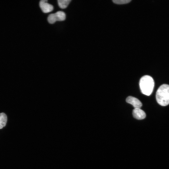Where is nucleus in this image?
Wrapping results in <instances>:
<instances>
[{"instance_id":"f257e3e1","label":"nucleus","mask_w":169,"mask_h":169,"mask_svg":"<svg viewBox=\"0 0 169 169\" xmlns=\"http://www.w3.org/2000/svg\"><path fill=\"white\" fill-rule=\"evenodd\" d=\"M156 99L160 105L165 106L169 104V85L164 84L158 88L156 94Z\"/></svg>"},{"instance_id":"f03ea898","label":"nucleus","mask_w":169,"mask_h":169,"mask_svg":"<svg viewBox=\"0 0 169 169\" xmlns=\"http://www.w3.org/2000/svg\"><path fill=\"white\" fill-rule=\"evenodd\" d=\"M139 85L141 92L143 94L150 95L152 93L154 86V81L150 76L146 75L140 79Z\"/></svg>"},{"instance_id":"7ed1b4c3","label":"nucleus","mask_w":169,"mask_h":169,"mask_svg":"<svg viewBox=\"0 0 169 169\" xmlns=\"http://www.w3.org/2000/svg\"><path fill=\"white\" fill-rule=\"evenodd\" d=\"M65 13L61 11H59L54 13L49 14L48 17V21L49 23L53 24L57 21H62L65 19Z\"/></svg>"},{"instance_id":"20e7f679","label":"nucleus","mask_w":169,"mask_h":169,"mask_svg":"<svg viewBox=\"0 0 169 169\" xmlns=\"http://www.w3.org/2000/svg\"><path fill=\"white\" fill-rule=\"evenodd\" d=\"M47 0H42L39 2V6L42 11L44 13H48L52 11L54 9L53 6L47 3Z\"/></svg>"},{"instance_id":"39448f33","label":"nucleus","mask_w":169,"mask_h":169,"mask_svg":"<svg viewBox=\"0 0 169 169\" xmlns=\"http://www.w3.org/2000/svg\"><path fill=\"white\" fill-rule=\"evenodd\" d=\"M126 101L127 103L132 105L135 108H140L142 106L141 102L138 99L133 96L128 97Z\"/></svg>"},{"instance_id":"423d86ee","label":"nucleus","mask_w":169,"mask_h":169,"mask_svg":"<svg viewBox=\"0 0 169 169\" xmlns=\"http://www.w3.org/2000/svg\"><path fill=\"white\" fill-rule=\"evenodd\" d=\"M133 117L138 120H142L146 116L145 112L140 108H134L132 111Z\"/></svg>"},{"instance_id":"0eeeda50","label":"nucleus","mask_w":169,"mask_h":169,"mask_svg":"<svg viewBox=\"0 0 169 169\" xmlns=\"http://www.w3.org/2000/svg\"><path fill=\"white\" fill-rule=\"evenodd\" d=\"M7 120L6 115L4 113H0V129L5 126Z\"/></svg>"},{"instance_id":"6e6552de","label":"nucleus","mask_w":169,"mask_h":169,"mask_svg":"<svg viewBox=\"0 0 169 169\" xmlns=\"http://www.w3.org/2000/svg\"><path fill=\"white\" fill-rule=\"evenodd\" d=\"M71 1V0H58V2L59 7L64 9L67 7Z\"/></svg>"},{"instance_id":"1a4fd4ad","label":"nucleus","mask_w":169,"mask_h":169,"mask_svg":"<svg viewBox=\"0 0 169 169\" xmlns=\"http://www.w3.org/2000/svg\"><path fill=\"white\" fill-rule=\"evenodd\" d=\"M131 0H113L112 2L118 4H126L129 3Z\"/></svg>"}]
</instances>
